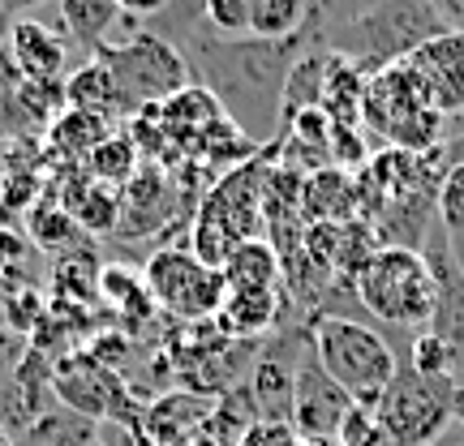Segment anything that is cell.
Listing matches in <instances>:
<instances>
[{
  "instance_id": "obj_20",
  "label": "cell",
  "mask_w": 464,
  "mask_h": 446,
  "mask_svg": "<svg viewBox=\"0 0 464 446\" xmlns=\"http://www.w3.org/2000/svg\"><path fill=\"white\" fill-rule=\"evenodd\" d=\"M219 318L232 335H263L276 322V292L258 288V292H228L219 305Z\"/></svg>"
},
{
  "instance_id": "obj_30",
  "label": "cell",
  "mask_w": 464,
  "mask_h": 446,
  "mask_svg": "<svg viewBox=\"0 0 464 446\" xmlns=\"http://www.w3.org/2000/svg\"><path fill=\"white\" fill-rule=\"evenodd\" d=\"M172 0H116V9L121 14H138V17H155V14H164Z\"/></svg>"
},
{
  "instance_id": "obj_27",
  "label": "cell",
  "mask_w": 464,
  "mask_h": 446,
  "mask_svg": "<svg viewBox=\"0 0 464 446\" xmlns=\"http://www.w3.org/2000/svg\"><path fill=\"white\" fill-rule=\"evenodd\" d=\"M91 176L95 181H125V176H133L130 167H133V142L130 138H108L103 147H95V155H91Z\"/></svg>"
},
{
  "instance_id": "obj_9",
  "label": "cell",
  "mask_w": 464,
  "mask_h": 446,
  "mask_svg": "<svg viewBox=\"0 0 464 446\" xmlns=\"http://www.w3.org/2000/svg\"><path fill=\"white\" fill-rule=\"evenodd\" d=\"M353 413V399L335 386V378L318 365L314 347H305L297 369V391H293V416L288 425L305 438V442H335V433Z\"/></svg>"
},
{
  "instance_id": "obj_5",
  "label": "cell",
  "mask_w": 464,
  "mask_h": 446,
  "mask_svg": "<svg viewBox=\"0 0 464 446\" xmlns=\"http://www.w3.org/2000/svg\"><path fill=\"white\" fill-rule=\"evenodd\" d=\"M95 61H103L116 78L125 108H160L189 86V61L155 31H138L125 43H103L95 48Z\"/></svg>"
},
{
  "instance_id": "obj_18",
  "label": "cell",
  "mask_w": 464,
  "mask_h": 446,
  "mask_svg": "<svg viewBox=\"0 0 464 446\" xmlns=\"http://www.w3.org/2000/svg\"><path fill=\"white\" fill-rule=\"evenodd\" d=\"M56 5H61V22L73 34V43H82L91 52L108 43V31L121 17L116 0H56Z\"/></svg>"
},
{
  "instance_id": "obj_15",
  "label": "cell",
  "mask_w": 464,
  "mask_h": 446,
  "mask_svg": "<svg viewBox=\"0 0 464 446\" xmlns=\"http://www.w3.org/2000/svg\"><path fill=\"white\" fill-rule=\"evenodd\" d=\"M224 275V288L228 292H258V288H276V275H280V262H276V249L263 245V241H246L228 253V262L219 266Z\"/></svg>"
},
{
  "instance_id": "obj_29",
  "label": "cell",
  "mask_w": 464,
  "mask_h": 446,
  "mask_svg": "<svg viewBox=\"0 0 464 446\" xmlns=\"http://www.w3.org/2000/svg\"><path fill=\"white\" fill-rule=\"evenodd\" d=\"M430 9L443 17V26H448V31L464 34V0H430Z\"/></svg>"
},
{
  "instance_id": "obj_8",
  "label": "cell",
  "mask_w": 464,
  "mask_h": 446,
  "mask_svg": "<svg viewBox=\"0 0 464 446\" xmlns=\"http://www.w3.org/2000/svg\"><path fill=\"white\" fill-rule=\"evenodd\" d=\"M52 391L61 399V408L86 416V421H100V416H116V421H130L133 403L125 395V386L112 369L95 356V352H73L52 369Z\"/></svg>"
},
{
  "instance_id": "obj_33",
  "label": "cell",
  "mask_w": 464,
  "mask_h": 446,
  "mask_svg": "<svg viewBox=\"0 0 464 446\" xmlns=\"http://www.w3.org/2000/svg\"><path fill=\"white\" fill-rule=\"evenodd\" d=\"M451 413H456V425L464 430V386H456V403H451Z\"/></svg>"
},
{
  "instance_id": "obj_16",
  "label": "cell",
  "mask_w": 464,
  "mask_h": 446,
  "mask_svg": "<svg viewBox=\"0 0 464 446\" xmlns=\"http://www.w3.org/2000/svg\"><path fill=\"white\" fill-rule=\"evenodd\" d=\"M310 22V0H249V39H297Z\"/></svg>"
},
{
  "instance_id": "obj_21",
  "label": "cell",
  "mask_w": 464,
  "mask_h": 446,
  "mask_svg": "<svg viewBox=\"0 0 464 446\" xmlns=\"http://www.w3.org/2000/svg\"><path fill=\"white\" fill-rule=\"evenodd\" d=\"M65 211H69V219H78L82 228H95V232H108L116 223V215H121L116 194L108 189V185L95 181V176H91V181H82L73 194H69Z\"/></svg>"
},
{
  "instance_id": "obj_23",
  "label": "cell",
  "mask_w": 464,
  "mask_h": 446,
  "mask_svg": "<svg viewBox=\"0 0 464 446\" xmlns=\"http://www.w3.org/2000/svg\"><path fill=\"white\" fill-rule=\"evenodd\" d=\"M409 369H417L421 378H451L456 382V352H451L439 335L417 331L413 344H409V356H404Z\"/></svg>"
},
{
  "instance_id": "obj_26",
  "label": "cell",
  "mask_w": 464,
  "mask_h": 446,
  "mask_svg": "<svg viewBox=\"0 0 464 446\" xmlns=\"http://www.w3.org/2000/svg\"><path fill=\"white\" fill-rule=\"evenodd\" d=\"M434 211H439V223H443V232H448V236H460V232H464V164L443 172Z\"/></svg>"
},
{
  "instance_id": "obj_19",
  "label": "cell",
  "mask_w": 464,
  "mask_h": 446,
  "mask_svg": "<svg viewBox=\"0 0 464 446\" xmlns=\"http://www.w3.org/2000/svg\"><path fill=\"white\" fill-rule=\"evenodd\" d=\"M48 138L56 150H65V155H73V159H91L95 155V147H103L108 138H112V125L108 120H100V116H86V112H61L56 120L48 125Z\"/></svg>"
},
{
  "instance_id": "obj_32",
  "label": "cell",
  "mask_w": 464,
  "mask_h": 446,
  "mask_svg": "<svg viewBox=\"0 0 464 446\" xmlns=\"http://www.w3.org/2000/svg\"><path fill=\"white\" fill-rule=\"evenodd\" d=\"M0 5H5V14H26V9L44 5V0H0Z\"/></svg>"
},
{
  "instance_id": "obj_11",
  "label": "cell",
  "mask_w": 464,
  "mask_h": 446,
  "mask_svg": "<svg viewBox=\"0 0 464 446\" xmlns=\"http://www.w3.org/2000/svg\"><path fill=\"white\" fill-rule=\"evenodd\" d=\"M413 69V78L421 82V95L439 116H460L464 112V34L443 31L430 43L404 61Z\"/></svg>"
},
{
  "instance_id": "obj_14",
  "label": "cell",
  "mask_w": 464,
  "mask_h": 446,
  "mask_svg": "<svg viewBox=\"0 0 464 446\" xmlns=\"http://www.w3.org/2000/svg\"><path fill=\"white\" fill-rule=\"evenodd\" d=\"M65 108L69 112L100 116V120H108V125L125 112L121 86H116V78L108 73L103 61H91V65H82L73 78H65Z\"/></svg>"
},
{
  "instance_id": "obj_2",
  "label": "cell",
  "mask_w": 464,
  "mask_h": 446,
  "mask_svg": "<svg viewBox=\"0 0 464 446\" xmlns=\"http://www.w3.org/2000/svg\"><path fill=\"white\" fill-rule=\"evenodd\" d=\"M387 335L392 331H379V327L348 314H318L310 322V347H314L318 365L362 408H379L387 382L400 369V356Z\"/></svg>"
},
{
  "instance_id": "obj_13",
  "label": "cell",
  "mask_w": 464,
  "mask_h": 446,
  "mask_svg": "<svg viewBox=\"0 0 464 446\" xmlns=\"http://www.w3.org/2000/svg\"><path fill=\"white\" fill-rule=\"evenodd\" d=\"M5 52H9V61L17 65L22 78H34V82H61V69H65V39L52 34L44 22H31V17L9 22Z\"/></svg>"
},
{
  "instance_id": "obj_12",
  "label": "cell",
  "mask_w": 464,
  "mask_h": 446,
  "mask_svg": "<svg viewBox=\"0 0 464 446\" xmlns=\"http://www.w3.org/2000/svg\"><path fill=\"white\" fill-rule=\"evenodd\" d=\"M426 241H430V245L421 249V258L430 262L434 283H439V305H434V318L426 331L439 335V339L456 352V386H464V275H460V266H456V258H451L443 223L430 228Z\"/></svg>"
},
{
  "instance_id": "obj_1",
  "label": "cell",
  "mask_w": 464,
  "mask_h": 446,
  "mask_svg": "<svg viewBox=\"0 0 464 446\" xmlns=\"http://www.w3.org/2000/svg\"><path fill=\"white\" fill-rule=\"evenodd\" d=\"M189 56L202 73L216 103L228 108V120L249 138H271L280 125L284 86L297 61L305 56V31L297 39H219V34H189Z\"/></svg>"
},
{
  "instance_id": "obj_4",
  "label": "cell",
  "mask_w": 464,
  "mask_h": 446,
  "mask_svg": "<svg viewBox=\"0 0 464 446\" xmlns=\"http://www.w3.org/2000/svg\"><path fill=\"white\" fill-rule=\"evenodd\" d=\"M443 31L448 26L430 9V0H370L353 22L332 31V43L348 61L387 69L409 61L421 43H430Z\"/></svg>"
},
{
  "instance_id": "obj_34",
  "label": "cell",
  "mask_w": 464,
  "mask_h": 446,
  "mask_svg": "<svg viewBox=\"0 0 464 446\" xmlns=\"http://www.w3.org/2000/svg\"><path fill=\"white\" fill-rule=\"evenodd\" d=\"M0 438H5V430H0Z\"/></svg>"
},
{
  "instance_id": "obj_3",
  "label": "cell",
  "mask_w": 464,
  "mask_h": 446,
  "mask_svg": "<svg viewBox=\"0 0 464 446\" xmlns=\"http://www.w3.org/2000/svg\"><path fill=\"white\" fill-rule=\"evenodd\" d=\"M357 297L392 331H421L434 318L439 283L421 249L382 245L370 253V262L357 266Z\"/></svg>"
},
{
  "instance_id": "obj_17",
  "label": "cell",
  "mask_w": 464,
  "mask_h": 446,
  "mask_svg": "<svg viewBox=\"0 0 464 446\" xmlns=\"http://www.w3.org/2000/svg\"><path fill=\"white\" fill-rule=\"evenodd\" d=\"M95 425L100 421H86V416L69 413V408H48L22 430L17 446H91L95 442Z\"/></svg>"
},
{
  "instance_id": "obj_24",
  "label": "cell",
  "mask_w": 464,
  "mask_h": 446,
  "mask_svg": "<svg viewBox=\"0 0 464 446\" xmlns=\"http://www.w3.org/2000/svg\"><path fill=\"white\" fill-rule=\"evenodd\" d=\"M335 446H392V438H387V430H382V421L374 408L353 403V413L344 416V425L335 433Z\"/></svg>"
},
{
  "instance_id": "obj_22",
  "label": "cell",
  "mask_w": 464,
  "mask_h": 446,
  "mask_svg": "<svg viewBox=\"0 0 464 446\" xmlns=\"http://www.w3.org/2000/svg\"><path fill=\"white\" fill-rule=\"evenodd\" d=\"M100 292L112 300V305H121V314H130V318H150V309H155V297H150L147 280L125 270V266H108V270H103Z\"/></svg>"
},
{
  "instance_id": "obj_6",
  "label": "cell",
  "mask_w": 464,
  "mask_h": 446,
  "mask_svg": "<svg viewBox=\"0 0 464 446\" xmlns=\"http://www.w3.org/2000/svg\"><path fill=\"white\" fill-rule=\"evenodd\" d=\"M451 403H456L451 378H421L417 369L400 365L374 413H379L392 446H434L456 425Z\"/></svg>"
},
{
  "instance_id": "obj_25",
  "label": "cell",
  "mask_w": 464,
  "mask_h": 446,
  "mask_svg": "<svg viewBox=\"0 0 464 446\" xmlns=\"http://www.w3.org/2000/svg\"><path fill=\"white\" fill-rule=\"evenodd\" d=\"M202 22L219 39H249V0H202Z\"/></svg>"
},
{
  "instance_id": "obj_10",
  "label": "cell",
  "mask_w": 464,
  "mask_h": 446,
  "mask_svg": "<svg viewBox=\"0 0 464 446\" xmlns=\"http://www.w3.org/2000/svg\"><path fill=\"white\" fill-rule=\"evenodd\" d=\"M305 347H310V331H288L280 339H271L266 352L258 356V365H254L249 395H254V408H258V416H263L266 425H288Z\"/></svg>"
},
{
  "instance_id": "obj_35",
  "label": "cell",
  "mask_w": 464,
  "mask_h": 446,
  "mask_svg": "<svg viewBox=\"0 0 464 446\" xmlns=\"http://www.w3.org/2000/svg\"><path fill=\"white\" fill-rule=\"evenodd\" d=\"M460 236H464V232H460Z\"/></svg>"
},
{
  "instance_id": "obj_7",
  "label": "cell",
  "mask_w": 464,
  "mask_h": 446,
  "mask_svg": "<svg viewBox=\"0 0 464 446\" xmlns=\"http://www.w3.org/2000/svg\"><path fill=\"white\" fill-rule=\"evenodd\" d=\"M147 288L155 305L168 309L172 318H207L219 314V305L228 297L224 288V275L216 266H207L194 258V249H160L147 262Z\"/></svg>"
},
{
  "instance_id": "obj_28",
  "label": "cell",
  "mask_w": 464,
  "mask_h": 446,
  "mask_svg": "<svg viewBox=\"0 0 464 446\" xmlns=\"http://www.w3.org/2000/svg\"><path fill=\"white\" fill-rule=\"evenodd\" d=\"M241 446H297V430L293 425H254Z\"/></svg>"
},
{
  "instance_id": "obj_31",
  "label": "cell",
  "mask_w": 464,
  "mask_h": 446,
  "mask_svg": "<svg viewBox=\"0 0 464 446\" xmlns=\"http://www.w3.org/2000/svg\"><path fill=\"white\" fill-rule=\"evenodd\" d=\"M443 164H448V167H460L464 164V129L451 138L448 147H443Z\"/></svg>"
}]
</instances>
